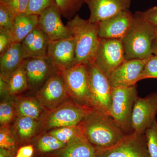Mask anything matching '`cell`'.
<instances>
[{"label": "cell", "instance_id": "9a60e30c", "mask_svg": "<svg viewBox=\"0 0 157 157\" xmlns=\"http://www.w3.org/2000/svg\"><path fill=\"white\" fill-rule=\"evenodd\" d=\"M47 56L59 71L76 64L75 42L73 37L50 41Z\"/></svg>", "mask_w": 157, "mask_h": 157}, {"label": "cell", "instance_id": "f546056e", "mask_svg": "<svg viewBox=\"0 0 157 157\" xmlns=\"http://www.w3.org/2000/svg\"><path fill=\"white\" fill-rule=\"evenodd\" d=\"M149 157H157V121L156 120L144 133Z\"/></svg>", "mask_w": 157, "mask_h": 157}, {"label": "cell", "instance_id": "ac0fdd59", "mask_svg": "<svg viewBox=\"0 0 157 157\" xmlns=\"http://www.w3.org/2000/svg\"><path fill=\"white\" fill-rule=\"evenodd\" d=\"M50 41L47 35L38 27L21 42L24 58L47 57Z\"/></svg>", "mask_w": 157, "mask_h": 157}, {"label": "cell", "instance_id": "e0dca14e", "mask_svg": "<svg viewBox=\"0 0 157 157\" xmlns=\"http://www.w3.org/2000/svg\"><path fill=\"white\" fill-rule=\"evenodd\" d=\"M89 8L90 22L99 23L129 9L131 0H85Z\"/></svg>", "mask_w": 157, "mask_h": 157}, {"label": "cell", "instance_id": "ba28073f", "mask_svg": "<svg viewBox=\"0 0 157 157\" xmlns=\"http://www.w3.org/2000/svg\"><path fill=\"white\" fill-rule=\"evenodd\" d=\"M90 92L93 107L109 115L112 103V89L109 78L94 62L88 64Z\"/></svg>", "mask_w": 157, "mask_h": 157}, {"label": "cell", "instance_id": "ffe728a7", "mask_svg": "<svg viewBox=\"0 0 157 157\" xmlns=\"http://www.w3.org/2000/svg\"><path fill=\"white\" fill-rule=\"evenodd\" d=\"M24 60L21 44L14 42L6 52L0 55V77L8 80L11 74L22 66Z\"/></svg>", "mask_w": 157, "mask_h": 157}, {"label": "cell", "instance_id": "8d00e7d4", "mask_svg": "<svg viewBox=\"0 0 157 157\" xmlns=\"http://www.w3.org/2000/svg\"><path fill=\"white\" fill-rule=\"evenodd\" d=\"M34 151L33 146L32 144H28L18 148L15 157H32Z\"/></svg>", "mask_w": 157, "mask_h": 157}, {"label": "cell", "instance_id": "7c38bea8", "mask_svg": "<svg viewBox=\"0 0 157 157\" xmlns=\"http://www.w3.org/2000/svg\"><path fill=\"white\" fill-rule=\"evenodd\" d=\"M157 115V92L144 98H138L135 102L132 118V129L137 134H144L156 120Z\"/></svg>", "mask_w": 157, "mask_h": 157}, {"label": "cell", "instance_id": "4fadbf2b", "mask_svg": "<svg viewBox=\"0 0 157 157\" xmlns=\"http://www.w3.org/2000/svg\"><path fill=\"white\" fill-rule=\"evenodd\" d=\"M149 58L125 60L108 78L111 87H127L135 85L141 80L142 72Z\"/></svg>", "mask_w": 157, "mask_h": 157}, {"label": "cell", "instance_id": "30bf717a", "mask_svg": "<svg viewBox=\"0 0 157 157\" xmlns=\"http://www.w3.org/2000/svg\"><path fill=\"white\" fill-rule=\"evenodd\" d=\"M36 97L47 111L56 108L70 98L60 71L48 78L36 93Z\"/></svg>", "mask_w": 157, "mask_h": 157}, {"label": "cell", "instance_id": "d6986e66", "mask_svg": "<svg viewBox=\"0 0 157 157\" xmlns=\"http://www.w3.org/2000/svg\"><path fill=\"white\" fill-rule=\"evenodd\" d=\"M52 157H96V149L83 134L78 135L63 148L52 152Z\"/></svg>", "mask_w": 157, "mask_h": 157}, {"label": "cell", "instance_id": "83f0119b", "mask_svg": "<svg viewBox=\"0 0 157 157\" xmlns=\"http://www.w3.org/2000/svg\"><path fill=\"white\" fill-rule=\"evenodd\" d=\"M62 15L70 20L75 17L85 0H56Z\"/></svg>", "mask_w": 157, "mask_h": 157}, {"label": "cell", "instance_id": "4316f807", "mask_svg": "<svg viewBox=\"0 0 157 157\" xmlns=\"http://www.w3.org/2000/svg\"><path fill=\"white\" fill-rule=\"evenodd\" d=\"M5 98L0 104V124L1 126H9L16 116L14 100L10 98Z\"/></svg>", "mask_w": 157, "mask_h": 157}, {"label": "cell", "instance_id": "1f68e13d", "mask_svg": "<svg viewBox=\"0 0 157 157\" xmlns=\"http://www.w3.org/2000/svg\"><path fill=\"white\" fill-rule=\"evenodd\" d=\"M56 0H29L26 13L40 15L55 4Z\"/></svg>", "mask_w": 157, "mask_h": 157}, {"label": "cell", "instance_id": "8992f818", "mask_svg": "<svg viewBox=\"0 0 157 157\" xmlns=\"http://www.w3.org/2000/svg\"><path fill=\"white\" fill-rule=\"evenodd\" d=\"M60 72L64 79L70 98L83 106L93 107L87 64H77Z\"/></svg>", "mask_w": 157, "mask_h": 157}, {"label": "cell", "instance_id": "ab89813d", "mask_svg": "<svg viewBox=\"0 0 157 157\" xmlns=\"http://www.w3.org/2000/svg\"><path fill=\"white\" fill-rule=\"evenodd\" d=\"M15 155L12 152L2 148H0V157H15Z\"/></svg>", "mask_w": 157, "mask_h": 157}, {"label": "cell", "instance_id": "cb8c5ba5", "mask_svg": "<svg viewBox=\"0 0 157 157\" xmlns=\"http://www.w3.org/2000/svg\"><path fill=\"white\" fill-rule=\"evenodd\" d=\"M8 84L10 97H15L29 89L25 71L22 66L11 74L8 79Z\"/></svg>", "mask_w": 157, "mask_h": 157}, {"label": "cell", "instance_id": "4dcf8cb0", "mask_svg": "<svg viewBox=\"0 0 157 157\" xmlns=\"http://www.w3.org/2000/svg\"><path fill=\"white\" fill-rule=\"evenodd\" d=\"M16 15L5 2H0V29L10 30Z\"/></svg>", "mask_w": 157, "mask_h": 157}, {"label": "cell", "instance_id": "9c48e42d", "mask_svg": "<svg viewBox=\"0 0 157 157\" xmlns=\"http://www.w3.org/2000/svg\"><path fill=\"white\" fill-rule=\"evenodd\" d=\"M96 157H149L145 135L126 134L113 146L96 149Z\"/></svg>", "mask_w": 157, "mask_h": 157}, {"label": "cell", "instance_id": "60d3db41", "mask_svg": "<svg viewBox=\"0 0 157 157\" xmlns=\"http://www.w3.org/2000/svg\"><path fill=\"white\" fill-rule=\"evenodd\" d=\"M5 1V0H0V2H3V1Z\"/></svg>", "mask_w": 157, "mask_h": 157}, {"label": "cell", "instance_id": "7402d4cb", "mask_svg": "<svg viewBox=\"0 0 157 157\" xmlns=\"http://www.w3.org/2000/svg\"><path fill=\"white\" fill-rule=\"evenodd\" d=\"M42 121L26 117H17L12 130L18 143L28 142L41 132Z\"/></svg>", "mask_w": 157, "mask_h": 157}, {"label": "cell", "instance_id": "f35d334b", "mask_svg": "<svg viewBox=\"0 0 157 157\" xmlns=\"http://www.w3.org/2000/svg\"><path fill=\"white\" fill-rule=\"evenodd\" d=\"M151 50L153 55L157 56V27H155V37L152 43Z\"/></svg>", "mask_w": 157, "mask_h": 157}, {"label": "cell", "instance_id": "d590c367", "mask_svg": "<svg viewBox=\"0 0 157 157\" xmlns=\"http://www.w3.org/2000/svg\"><path fill=\"white\" fill-rule=\"evenodd\" d=\"M140 15L151 25L157 27V6L144 11H139Z\"/></svg>", "mask_w": 157, "mask_h": 157}, {"label": "cell", "instance_id": "836d02e7", "mask_svg": "<svg viewBox=\"0 0 157 157\" xmlns=\"http://www.w3.org/2000/svg\"><path fill=\"white\" fill-rule=\"evenodd\" d=\"M13 43L11 31L0 29V55L6 52Z\"/></svg>", "mask_w": 157, "mask_h": 157}, {"label": "cell", "instance_id": "d6a6232c", "mask_svg": "<svg viewBox=\"0 0 157 157\" xmlns=\"http://www.w3.org/2000/svg\"><path fill=\"white\" fill-rule=\"evenodd\" d=\"M149 78L157 79V56L154 55L149 58L141 75V80Z\"/></svg>", "mask_w": 157, "mask_h": 157}, {"label": "cell", "instance_id": "6da1fadb", "mask_svg": "<svg viewBox=\"0 0 157 157\" xmlns=\"http://www.w3.org/2000/svg\"><path fill=\"white\" fill-rule=\"evenodd\" d=\"M79 125L96 149L112 146L126 135L110 116L94 107L90 108Z\"/></svg>", "mask_w": 157, "mask_h": 157}, {"label": "cell", "instance_id": "f1b7e54d", "mask_svg": "<svg viewBox=\"0 0 157 157\" xmlns=\"http://www.w3.org/2000/svg\"><path fill=\"white\" fill-rule=\"evenodd\" d=\"M18 141L9 126H1L0 129V148L5 149L14 154L17 150Z\"/></svg>", "mask_w": 157, "mask_h": 157}, {"label": "cell", "instance_id": "277c9868", "mask_svg": "<svg viewBox=\"0 0 157 157\" xmlns=\"http://www.w3.org/2000/svg\"><path fill=\"white\" fill-rule=\"evenodd\" d=\"M91 107L83 106L72 100L47 111L42 121L41 132L61 127L78 125Z\"/></svg>", "mask_w": 157, "mask_h": 157}, {"label": "cell", "instance_id": "603a6c76", "mask_svg": "<svg viewBox=\"0 0 157 157\" xmlns=\"http://www.w3.org/2000/svg\"><path fill=\"white\" fill-rule=\"evenodd\" d=\"M39 16L26 13L16 16L10 30L14 42L21 43L28 35L39 27Z\"/></svg>", "mask_w": 157, "mask_h": 157}, {"label": "cell", "instance_id": "3957f363", "mask_svg": "<svg viewBox=\"0 0 157 157\" xmlns=\"http://www.w3.org/2000/svg\"><path fill=\"white\" fill-rule=\"evenodd\" d=\"M155 32V27L145 20L139 11L136 12L131 28L122 39L125 59H141L151 56Z\"/></svg>", "mask_w": 157, "mask_h": 157}, {"label": "cell", "instance_id": "8fae6325", "mask_svg": "<svg viewBox=\"0 0 157 157\" xmlns=\"http://www.w3.org/2000/svg\"><path fill=\"white\" fill-rule=\"evenodd\" d=\"M22 67L25 71L29 88L36 93L51 76L60 71L48 56L24 59Z\"/></svg>", "mask_w": 157, "mask_h": 157}, {"label": "cell", "instance_id": "5bb4252c", "mask_svg": "<svg viewBox=\"0 0 157 157\" xmlns=\"http://www.w3.org/2000/svg\"><path fill=\"white\" fill-rule=\"evenodd\" d=\"M61 16V12L56 4L39 15V27L47 35L51 41L72 37L67 27L63 23Z\"/></svg>", "mask_w": 157, "mask_h": 157}, {"label": "cell", "instance_id": "5b68a950", "mask_svg": "<svg viewBox=\"0 0 157 157\" xmlns=\"http://www.w3.org/2000/svg\"><path fill=\"white\" fill-rule=\"evenodd\" d=\"M112 96L109 115L124 132H128L132 129L133 107L138 98L136 85L112 88Z\"/></svg>", "mask_w": 157, "mask_h": 157}, {"label": "cell", "instance_id": "44dd1931", "mask_svg": "<svg viewBox=\"0 0 157 157\" xmlns=\"http://www.w3.org/2000/svg\"><path fill=\"white\" fill-rule=\"evenodd\" d=\"M15 114L17 117H26L42 121L47 110L36 98L17 97L14 98Z\"/></svg>", "mask_w": 157, "mask_h": 157}, {"label": "cell", "instance_id": "52a82bcc", "mask_svg": "<svg viewBox=\"0 0 157 157\" xmlns=\"http://www.w3.org/2000/svg\"><path fill=\"white\" fill-rule=\"evenodd\" d=\"M125 60L122 39L100 38L93 62L108 78Z\"/></svg>", "mask_w": 157, "mask_h": 157}, {"label": "cell", "instance_id": "d4e9b609", "mask_svg": "<svg viewBox=\"0 0 157 157\" xmlns=\"http://www.w3.org/2000/svg\"><path fill=\"white\" fill-rule=\"evenodd\" d=\"M66 144L58 140L52 135L46 133L39 138L36 143V148L42 153L54 152L63 148Z\"/></svg>", "mask_w": 157, "mask_h": 157}, {"label": "cell", "instance_id": "484cf974", "mask_svg": "<svg viewBox=\"0 0 157 157\" xmlns=\"http://www.w3.org/2000/svg\"><path fill=\"white\" fill-rule=\"evenodd\" d=\"M47 133L66 144L73 138L82 134L79 124L57 128L48 131Z\"/></svg>", "mask_w": 157, "mask_h": 157}, {"label": "cell", "instance_id": "e575fe53", "mask_svg": "<svg viewBox=\"0 0 157 157\" xmlns=\"http://www.w3.org/2000/svg\"><path fill=\"white\" fill-rule=\"evenodd\" d=\"M3 2L11 8L17 16L26 13L29 0H5Z\"/></svg>", "mask_w": 157, "mask_h": 157}, {"label": "cell", "instance_id": "7a4b0ae2", "mask_svg": "<svg viewBox=\"0 0 157 157\" xmlns=\"http://www.w3.org/2000/svg\"><path fill=\"white\" fill-rule=\"evenodd\" d=\"M66 25L75 40L76 64L93 62L100 40L99 23L90 22L76 14Z\"/></svg>", "mask_w": 157, "mask_h": 157}, {"label": "cell", "instance_id": "2e32d148", "mask_svg": "<svg viewBox=\"0 0 157 157\" xmlns=\"http://www.w3.org/2000/svg\"><path fill=\"white\" fill-rule=\"evenodd\" d=\"M134 14L129 9L99 23L101 39H123L132 26Z\"/></svg>", "mask_w": 157, "mask_h": 157}, {"label": "cell", "instance_id": "74e56055", "mask_svg": "<svg viewBox=\"0 0 157 157\" xmlns=\"http://www.w3.org/2000/svg\"><path fill=\"white\" fill-rule=\"evenodd\" d=\"M0 92L1 98H8L10 97L9 94L8 80L0 77Z\"/></svg>", "mask_w": 157, "mask_h": 157}]
</instances>
